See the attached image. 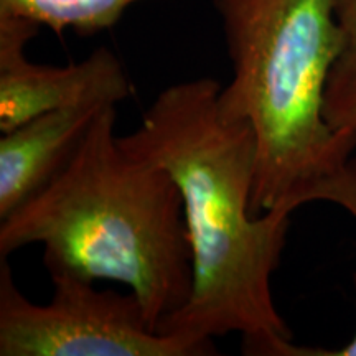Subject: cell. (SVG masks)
Instances as JSON below:
<instances>
[{
  "mask_svg": "<svg viewBox=\"0 0 356 356\" xmlns=\"http://www.w3.org/2000/svg\"><path fill=\"white\" fill-rule=\"evenodd\" d=\"M220 89L213 78L170 84L121 136L126 149L170 173L184 200L193 286L157 332L198 356L216 355L213 338L228 333H239L243 355L307 356L273 296L292 213L252 211L256 137L221 113Z\"/></svg>",
  "mask_w": 356,
  "mask_h": 356,
  "instance_id": "1",
  "label": "cell"
},
{
  "mask_svg": "<svg viewBox=\"0 0 356 356\" xmlns=\"http://www.w3.org/2000/svg\"><path fill=\"white\" fill-rule=\"evenodd\" d=\"M115 122L118 106H104L60 173L0 220V257L38 244L48 274L126 286L157 332L193 286L184 200L170 173L124 147Z\"/></svg>",
  "mask_w": 356,
  "mask_h": 356,
  "instance_id": "2",
  "label": "cell"
},
{
  "mask_svg": "<svg viewBox=\"0 0 356 356\" xmlns=\"http://www.w3.org/2000/svg\"><path fill=\"white\" fill-rule=\"evenodd\" d=\"M213 7L231 63L218 104L256 137L252 211L292 213L356 149V136L335 132L323 114L340 51L335 0H213Z\"/></svg>",
  "mask_w": 356,
  "mask_h": 356,
  "instance_id": "3",
  "label": "cell"
},
{
  "mask_svg": "<svg viewBox=\"0 0 356 356\" xmlns=\"http://www.w3.org/2000/svg\"><path fill=\"white\" fill-rule=\"evenodd\" d=\"M53 297L35 304L13 282L0 257V356H198L175 337L155 332L129 291L51 273Z\"/></svg>",
  "mask_w": 356,
  "mask_h": 356,
  "instance_id": "4",
  "label": "cell"
},
{
  "mask_svg": "<svg viewBox=\"0 0 356 356\" xmlns=\"http://www.w3.org/2000/svg\"><path fill=\"white\" fill-rule=\"evenodd\" d=\"M40 29L33 22L0 15V131L56 109L83 104H121L134 96V84L118 55L96 48L78 63H32L26 44Z\"/></svg>",
  "mask_w": 356,
  "mask_h": 356,
  "instance_id": "5",
  "label": "cell"
},
{
  "mask_svg": "<svg viewBox=\"0 0 356 356\" xmlns=\"http://www.w3.org/2000/svg\"><path fill=\"white\" fill-rule=\"evenodd\" d=\"M108 104H83L37 115L0 137V220L60 173ZM118 106V104H115Z\"/></svg>",
  "mask_w": 356,
  "mask_h": 356,
  "instance_id": "6",
  "label": "cell"
},
{
  "mask_svg": "<svg viewBox=\"0 0 356 356\" xmlns=\"http://www.w3.org/2000/svg\"><path fill=\"white\" fill-rule=\"evenodd\" d=\"M139 2L145 0H0V15L48 26L58 37L66 30L89 37L114 29Z\"/></svg>",
  "mask_w": 356,
  "mask_h": 356,
  "instance_id": "7",
  "label": "cell"
},
{
  "mask_svg": "<svg viewBox=\"0 0 356 356\" xmlns=\"http://www.w3.org/2000/svg\"><path fill=\"white\" fill-rule=\"evenodd\" d=\"M340 51L325 89L323 114L335 132L356 136V0H335Z\"/></svg>",
  "mask_w": 356,
  "mask_h": 356,
  "instance_id": "8",
  "label": "cell"
},
{
  "mask_svg": "<svg viewBox=\"0 0 356 356\" xmlns=\"http://www.w3.org/2000/svg\"><path fill=\"white\" fill-rule=\"evenodd\" d=\"M310 202L335 203L345 208L356 220V159L351 157L337 172L318 181L307 195V203ZM310 356H356V333L353 340L343 348L335 351L312 348Z\"/></svg>",
  "mask_w": 356,
  "mask_h": 356,
  "instance_id": "9",
  "label": "cell"
}]
</instances>
